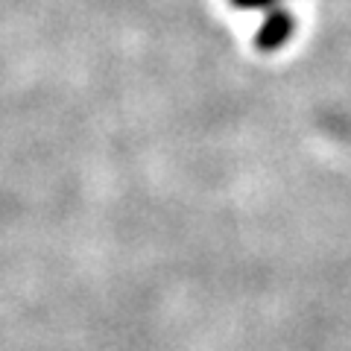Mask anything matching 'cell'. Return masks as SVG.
Instances as JSON below:
<instances>
[{
  "label": "cell",
  "instance_id": "1",
  "mask_svg": "<svg viewBox=\"0 0 351 351\" xmlns=\"http://www.w3.org/2000/svg\"><path fill=\"white\" fill-rule=\"evenodd\" d=\"M290 32H293V15L290 12H284V9H276V12H269V18L263 21V27L258 29V36H255V44L261 50H278L284 41L290 38Z\"/></svg>",
  "mask_w": 351,
  "mask_h": 351
},
{
  "label": "cell",
  "instance_id": "2",
  "mask_svg": "<svg viewBox=\"0 0 351 351\" xmlns=\"http://www.w3.org/2000/svg\"><path fill=\"white\" fill-rule=\"evenodd\" d=\"M232 3L237 9H263V6H269L272 0H232Z\"/></svg>",
  "mask_w": 351,
  "mask_h": 351
}]
</instances>
